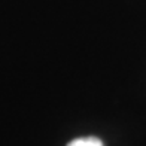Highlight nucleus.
<instances>
[{
  "label": "nucleus",
  "instance_id": "f257e3e1",
  "mask_svg": "<svg viewBox=\"0 0 146 146\" xmlns=\"http://www.w3.org/2000/svg\"><path fill=\"white\" fill-rule=\"evenodd\" d=\"M67 146H103V143L97 137H81L72 140Z\"/></svg>",
  "mask_w": 146,
  "mask_h": 146
}]
</instances>
